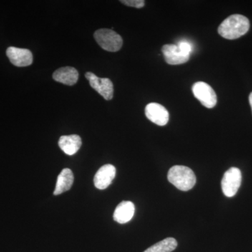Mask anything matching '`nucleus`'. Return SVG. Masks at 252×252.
Returning <instances> with one entry per match:
<instances>
[{"instance_id":"20e7f679","label":"nucleus","mask_w":252,"mask_h":252,"mask_svg":"<svg viewBox=\"0 0 252 252\" xmlns=\"http://www.w3.org/2000/svg\"><path fill=\"white\" fill-rule=\"evenodd\" d=\"M192 91L194 96L200 101L204 107L212 109L216 106L217 97L216 93L211 86L203 81H198L193 84Z\"/></svg>"},{"instance_id":"f3484780","label":"nucleus","mask_w":252,"mask_h":252,"mask_svg":"<svg viewBox=\"0 0 252 252\" xmlns=\"http://www.w3.org/2000/svg\"><path fill=\"white\" fill-rule=\"evenodd\" d=\"M121 2L127 6L137 8V9H140L145 5V1L144 0H123Z\"/></svg>"},{"instance_id":"9d476101","label":"nucleus","mask_w":252,"mask_h":252,"mask_svg":"<svg viewBox=\"0 0 252 252\" xmlns=\"http://www.w3.org/2000/svg\"><path fill=\"white\" fill-rule=\"evenodd\" d=\"M162 52L165 62L172 65L184 64L189 61L190 56L181 52L176 44H165L162 47Z\"/></svg>"},{"instance_id":"f8f14e48","label":"nucleus","mask_w":252,"mask_h":252,"mask_svg":"<svg viewBox=\"0 0 252 252\" xmlns=\"http://www.w3.org/2000/svg\"><path fill=\"white\" fill-rule=\"evenodd\" d=\"M53 78L55 81L64 85L73 86L79 79V73L74 67H61L55 71Z\"/></svg>"},{"instance_id":"f257e3e1","label":"nucleus","mask_w":252,"mask_h":252,"mask_svg":"<svg viewBox=\"0 0 252 252\" xmlns=\"http://www.w3.org/2000/svg\"><path fill=\"white\" fill-rule=\"evenodd\" d=\"M248 18L240 14H233L225 18L218 28V32L227 39H236L245 35L250 30Z\"/></svg>"},{"instance_id":"39448f33","label":"nucleus","mask_w":252,"mask_h":252,"mask_svg":"<svg viewBox=\"0 0 252 252\" xmlns=\"http://www.w3.org/2000/svg\"><path fill=\"white\" fill-rule=\"evenodd\" d=\"M242 182V173L240 169L230 167L223 175L221 188L225 196L233 197L238 192Z\"/></svg>"},{"instance_id":"0eeeda50","label":"nucleus","mask_w":252,"mask_h":252,"mask_svg":"<svg viewBox=\"0 0 252 252\" xmlns=\"http://www.w3.org/2000/svg\"><path fill=\"white\" fill-rule=\"evenodd\" d=\"M145 115L151 122L160 126L166 125L170 117L167 109L156 102H152L146 106Z\"/></svg>"},{"instance_id":"dca6fc26","label":"nucleus","mask_w":252,"mask_h":252,"mask_svg":"<svg viewBox=\"0 0 252 252\" xmlns=\"http://www.w3.org/2000/svg\"><path fill=\"white\" fill-rule=\"evenodd\" d=\"M177 45L178 46L179 49H180L181 52L190 56V54H191L192 51H193V45H192L191 43L187 40H182Z\"/></svg>"},{"instance_id":"1a4fd4ad","label":"nucleus","mask_w":252,"mask_h":252,"mask_svg":"<svg viewBox=\"0 0 252 252\" xmlns=\"http://www.w3.org/2000/svg\"><path fill=\"white\" fill-rule=\"evenodd\" d=\"M116 167L107 164L100 167L94 177V185L96 188L104 190L112 184L116 176Z\"/></svg>"},{"instance_id":"a211bd4d","label":"nucleus","mask_w":252,"mask_h":252,"mask_svg":"<svg viewBox=\"0 0 252 252\" xmlns=\"http://www.w3.org/2000/svg\"><path fill=\"white\" fill-rule=\"evenodd\" d=\"M249 100H250V106H251L252 110V92L250 94V97H249Z\"/></svg>"},{"instance_id":"2eb2a0df","label":"nucleus","mask_w":252,"mask_h":252,"mask_svg":"<svg viewBox=\"0 0 252 252\" xmlns=\"http://www.w3.org/2000/svg\"><path fill=\"white\" fill-rule=\"evenodd\" d=\"M177 247V242L175 238H167L150 247L144 252H172Z\"/></svg>"},{"instance_id":"ddd939ff","label":"nucleus","mask_w":252,"mask_h":252,"mask_svg":"<svg viewBox=\"0 0 252 252\" xmlns=\"http://www.w3.org/2000/svg\"><path fill=\"white\" fill-rule=\"evenodd\" d=\"M81 144L82 142L81 137L77 135L61 136L59 142L61 150L69 156H72L77 153L80 149Z\"/></svg>"},{"instance_id":"f03ea898","label":"nucleus","mask_w":252,"mask_h":252,"mask_svg":"<svg viewBox=\"0 0 252 252\" xmlns=\"http://www.w3.org/2000/svg\"><path fill=\"white\" fill-rule=\"evenodd\" d=\"M167 180L176 188L183 191L190 190L196 183V177L193 170L184 165L172 167L167 174Z\"/></svg>"},{"instance_id":"9b49d317","label":"nucleus","mask_w":252,"mask_h":252,"mask_svg":"<svg viewBox=\"0 0 252 252\" xmlns=\"http://www.w3.org/2000/svg\"><path fill=\"white\" fill-rule=\"evenodd\" d=\"M135 205L131 201H123L114 212V220L121 224L127 223L135 215Z\"/></svg>"},{"instance_id":"7ed1b4c3","label":"nucleus","mask_w":252,"mask_h":252,"mask_svg":"<svg viewBox=\"0 0 252 252\" xmlns=\"http://www.w3.org/2000/svg\"><path fill=\"white\" fill-rule=\"evenodd\" d=\"M94 39L102 49L117 52L122 49L123 39L116 32L109 29H99L94 32Z\"/></svg>"},{"instance_id":"6e6552de","label":"nucleus","mask_w":252,"mask_h":252,"mask_svg":"<svg viewBox=\"0 0 252 252\" xmlns=\"http://www.w3.org/2000/svg\"><path fill=\"white\" fill-rule=\"evenodd\" d=\"M6 56L16 67H27L33 62L32 54L28 49L11 46L6 50Z\"/></svg>"},{"instance_id":"423d86ee","label":"nucleus","mask_w":252,"mask_h":252,"mask_svg":"<svg viewBox=\"0 0 252 252\" xmlns=\"http://www.w3.org/2000/svg\"><path fill=\"white\" fill-rule=\"evenodd\" d=\"M85 77L91 87L97 91L106 100H110L114 95V86L108 78H99L92 72H86Z\"/></svg>"},{"instance_id":"4468645a","label":"nucleus","mask_w":252,"mask_h":252,"mask_svg":"<svg viewBox=\"0 0 252 252\" xmlns=\"http://www.w3.org/2000/svg\"><path fill=\"white\" fill-rule=\"evenodd\" d=\"M74 182V175L70 169L64 168L58 177L56 189L54 192L55 195H60L67 191L71 189Z\"/></svg>"}]
</instances>
